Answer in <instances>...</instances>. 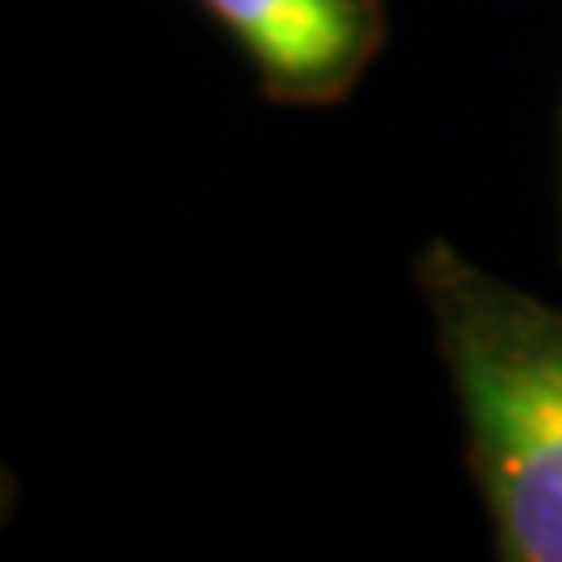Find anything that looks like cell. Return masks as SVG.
Listing matches in <instances>:
<instances>
[{"instance_id": "obj_1", "label": "cell", "mask_w": 562, "mask_h": 562, "mask_svg": "<svg viewBox=\"0 0 562 562\" xmlns=\"http://www.w3.org/2000/svg\"><path fill=\"white\" fill-rule=\"evenodd\" d=\"M413 283L459 401L462 454L501 562H562V308L446 238Z\"/></svg>"}, {"instance_id": "obj_2", "label": "cell", "mask_w": 562, "mask_h": 562, "mask_svg": "<svg viewBox=\"0 0 562 562\" xmlns=\"http://www.w3.org/2000/svg\"><path fill=\"white\" fill-rule=\"evenodd\" d=\"M283 109L341 104L387 46L383 0H192Z\"/></svg>"}, {"instance_id": "obj_3", "label": "cell", "mask_w": 562, "mask_h": 562, "mask_svg": "<svg viewBox=\"0 0 562 562\" xmlns=\"http://www.w3.org/2000/svg\"><path fill=\"white\" fill-rule=\"evenodd\" d=\"M13 496H18V483H13V475L0 467V521L9 517V508H13Z\"/></svg>"}]
</instances>
